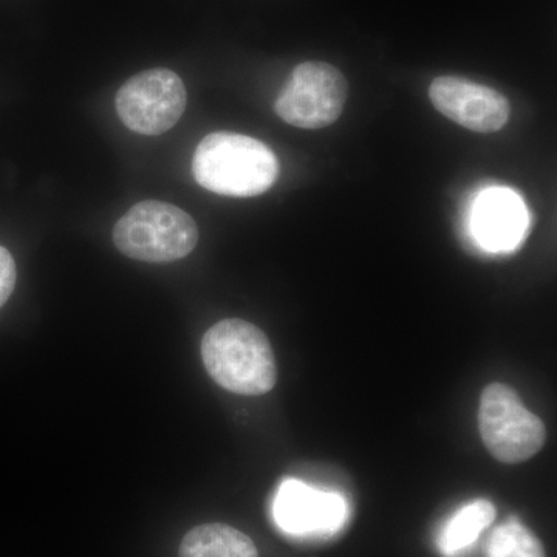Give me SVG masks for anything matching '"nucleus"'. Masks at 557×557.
<instances>
[{
  "instance_id": "nucleus-3",
  "label": "nucleus",
  "mask_w": 557,
  "mask_h": 557,
  "mask_svg": "<svg viewBox=\"0 0 557 557\" xmlns=\"http://www.w3.org/2000/svg\"><path fill=\"white\" fill-rule=\"evenodd\" d=\"M113 242L127 258L170 263L194 251L199 242V228L183 209L164 201L146 200L116 222Z\"/></svg>"
},
{
  "instance_id": "nucleus-2",
  "label": "nucleus",
  "mask_w": 557,
  "mask_h": 557,
  "mask_svg": "<svg viewBox=\"0 0 557 557\" xmlns=\"http://www.w3.org/2000/svg\"><path fill=\"white\" fill-rule=\"evenodd\" d=\"M193 172L201 188L219 196L256 197L276 183L278 161L259 139L214 132L196 149Z\"/></svg>"
},
{
  "instance_id": "nucleus-9",
  "label": "nucleus",
  "mask_w": 557,
  "mask_h": 557,
  "mask_svg": "<svg viewBox=\"0 0 557 557\" xmlns=\"http://www.w3.org/2000/svg\"><path fill=\"white\" fill-rule=\"evenodd\" d=\"M527 226L525 203L515 190L491 188L483 190L475 200L472 230L487 251L502 252L518 247Z\"/></svg>"
},
{
  "instance_id": "nucleus-6",
  "label": "nucleus",
  "mask_w": 557,
  "mask_h": 557,
  "mask_svg": "<svg viewBox=\"0 0 557 557\" xmlns=\"http://www.w3.org/2000/svg\"><path fill=\"white\" fill-rule=\"evenodd\" d=\"M185 84L168 69L146 70L132 76L116 94V113L124 126L141 135L172 129L186 109Z\"/></svg>"
},
{
  "instance_id": "nucleus-5",
  "label": "nucleus",
  "mask_w": 557,
  "mask_h": 557,
  "mask_svg": "<svg viewBox=\"0 0 557 557\" xmlns=\"http://www.w3.org/2000/svg\"><path fill=\"white\" fill-rule=\"evenodd\" d=\"M346 76L327 62H302L278 94L276 113L300 129H322L335 123L346 106Z\"/></svg>"
},
{
  "instance_id": "nucleus-1",
  "label": "nucleus",
  "mask_w": 557,
  "mask_h": 557,
  "mask_svg": "<svg viewBox=\"0 0 557 557\" xmlns=\"http://www.w3.org/2000/svg\"><path fill=\"white\" fill-rule=\"evenodd\" d=\"M201 359L220 387L259 397L277 383L276 357L265 333L244 319H225L205 333Z\"/></svg>"
},
{
  "instance_id": "nucleus-8",
  "label": "nucleus",
  "mask_w": 557,
  "mask_h": 557,
  "mask_svg": "<svg viewBox=\"0 0 557 557\" xmlns=\"http://www.w3.org/2000/svg\"><path fill=\"white\" fill-rule=\"evenodd\" d=\"M346 515V502L338 494L313 490L299 480H285L274 500L277 527L295 536L335 533Z\"/></svg>"
},
{
  "instance_id": "nucleus-11",
  "label": "nucleus",
  "mask_w": 557,
  "mask_h": 557,
  "mask_svg": "<svg viewBox=\"0 0 557 557\" xmlns=\"http://www.w3.org/2000/svg\"><path fill=\"white\" fill-rule=\"evenodd\" d=\"M496 515V507L486 498H479L458 509L440 534V549L446 556H454L460 549L469 547L494 522Z\"/></svg>"
},
{
  "instance_id": "nucleus-7",
  "label": "nucleus",
  "mask_w": 557,
  "mask_h": 557,
  "mask_svg": "<svg viewBox=\"0 0 557 557\" xmlns=\"http://www.w3.org/2000/svg\"><path fill=\"white\" fill-rule=\"evenodd\" d=\"M429 98L446 119L479 134L504 129L511 115V106L504 95L457 76H440L432 81Z\"/></svg>"
},
{
  "instance_id": "nucleus-10",
  "label": "nucleus",
  "mask_w": 557,
  "mask_h": 557,
  "mask_svg": "<svg viewBox=\"0 0 557 557\" xmlns=\"http://www.w3.org/2000/svg\"><path fill=\"white\" fill-rule=\"evenodd\" d=\"M178 557H259L255 542L225 523L193 528L180 545Z\"/></svg>"
},
{
  "instance_id": "nucleus-4",
  "label": "nucleus",
  "mask_w": 557,
  "mask_h": 557,
  "mask_svg": "<svg viewBox=\"0 0 557 557\" xmlns=\"http://www.w3.org/2000/svg\"><path fill=\"white\" fill-rule=\"evenodd\" d=\"M479 431L487 453L505 465L530 460L547 442L544 421L527 409L515 388L504 383L483 388Z\"/></svg>"
},
{
  "instance_id": "nucleus-13",
  "label": "nucleus",
  "mask_w": 557,
  "mask_h": 557,
  "mask_svg": "<svg viewBox=\"0 0 557 557\" xmlns=\"http://www.w3.org/2000/svg\"><path fill=\"white\" fill-rule=\"evenodd\" d=\"M16 263L9 249L0 247V307L9 300L16 285Z\"/></svg>"
},
{
  "instance_id": "nucleus-12",
  "label": "nucleus",
  "mask_w": 557,
  "mask_h": 557,
  "mask_svg": "<svg viewBox=\"0 0 557 557\" xmlns=\"http://www.w3.org/2000/svg\"><path fill=\"white\" fill-rule=\"evenodd\" d=\"M490 557H547L544 545L533 531L518 520H509L494 531L487 545Z\"/></svg>"
}]
</instances>
